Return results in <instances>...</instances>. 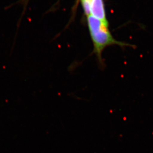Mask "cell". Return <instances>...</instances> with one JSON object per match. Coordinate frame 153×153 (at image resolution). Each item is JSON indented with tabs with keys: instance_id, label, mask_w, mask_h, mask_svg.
I'll list each match as a JSON object with an SVG mask.
<instances>
[{
	"instance_id": "3",
	"label": "cell",
	"mask_w": 153,
	"mask_h": 153,
	"mask_svg": "<svg viewBox=\"0 0 153 153\" xmlns=\"http://www.w3.org/2000/svg\"><path fill=\"white\" fill-rule=\"evenodd\" d=\"M81 1L85 13L87 16H90L91 0H81Z\"/></svg>"
},
{
	"instance_id": "2",
	"label": "cell",
	"mask_w": 153,
	"mask_h": 153,
	"mask_svg": "<svg viewBox=\"0 0 153 153\" xmlns=\"http://www.w3.org/2000/svg\"><path fill=\"white\" fill-rule=\"evenodd\" d=\"M90 15L100 19L106 25H108L103 0H91Z\"/></svg>"
},
{
	"instance_id": "4",
	"label": "cell",
	"mask_w": 153,
	"mask_h": 153,
	"mask_svg": "<svg viewBox=\"0 0 153 153\" xmlns=\"http://www.w3.org/2000/svg\"><path fill=\"white\" fill-rule=\"evenodd\" d=\"M28 1L29 0H20L18 3L23 4V6H24V9H25V7H27V4H28Z\"/></svg>"
},
{
	"instance_id": "1",
	"label": "cell",
	"mask_w": 153,
	"mask_h": 153,
	"mask_svg": "<svg viewBox=\"0 0 153 153\" xmlns=\"http://www.w3.org/2000/svg\"><path fill=\"white\" fill-rule=\"evenodd\" d=\"M87 22L94 45L93 53L96 55L97 65L100 70H105L106 67L102 53L106 47L114 45L121 47H134V45L132 44L115 39L109 31L108 25L91 15L87 16Z\"/></svg>"
}]
</instances>
